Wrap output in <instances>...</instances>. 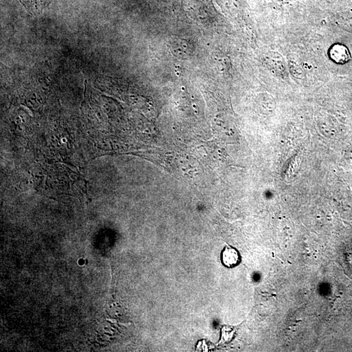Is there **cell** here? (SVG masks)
Segmentation results:
<instances>
[{
	"instance_id": "obj_1",
	"label": "cell",
	"mask_w": 352,
	"mask_h": 352,
	"mask_svg": "<svg viewBox=\"0 0 352 352\" xmlns=\"http://www.w3.org/2000/svg\"><path fill=\"white\" fill-rule=\"evenodd\" d=\"M265 61L271 69L283 75L287 72V65L283 56L277 52L270 51L265 57Z\"/></svg>"
},
{
	"instance_id": "obj_3",
	"label": "cell",
	"mask_w": 352,
	"mask_h": 352,
	"mask_svg": "<svg viewBox=\"0 0 352 352\" xmlns=\"http://www.w3.org/2000/svg\"><path fill=\"white\" fill-rule=\"evenodd\" d=\"M331 59L338 63H345L351 59V56L348 49L341 45H335L331 49Z\"/></svg>"
},
{
	"instance_id": "obj_2",
	"label": "cell",
	"mask_w": 352,
	"mask_h": 352,
	"mask_svg": "<svg viewBox=\"0 0 352 352\" xmlns=\"http://www.w3.org/2000/svg\"><path fill=\"white\" fill-rule=\"evenodd\" d=\"M221 260L224 266L232 268L239 264L241 257L239 252L235 248L226 246L221 253Z\"/></svg>"
}]
</instances>
